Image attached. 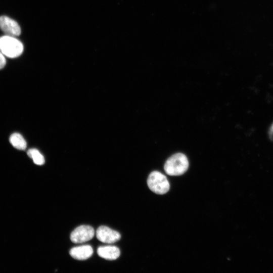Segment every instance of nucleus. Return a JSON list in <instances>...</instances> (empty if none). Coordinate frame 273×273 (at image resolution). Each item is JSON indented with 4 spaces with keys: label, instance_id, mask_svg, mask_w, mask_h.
I'll use <instances>...</instances> for the list:
<instances>
[{
    "label": "nucleus",
    "instance_id": "obj_2",
    "mask_svg": "<svg viewBox=\"0 0 273 273\" xmlns=\"http://www.w3.org/2000/svg\"><path fill=\"white\" fill-rule=\"evenodd\" d=\"M22 43L14 36L4 35L0 37V51L6 56L15 58L23 52Z\"/></svg>",
    "mask_w": 273,
    "mask_h": 273
},
{
    "label": "nucleus",
    "instance_id": "obj_5",
    "mask_svg": "<svg viewBox=\"0 0 273 273\" xmlns=\"http://www.w3.org/2000/svg\"><path fill=\"white\" fill-rule=\"evenodd\" d=\"M96 237L101 242L107 243H114L120 240V234L106 226H101L96 231Z\"/></svg>",
    "mask_w": 273,
    "mask_h": 273
},
{
    "label": "nucleus",
    "instance_id": "obj_9",
    "mask_svg": "<svg viewBox=\"0 0 273 273\" xmlns=\"http://www.w3.org/2000/svg\"><path fill=\"white\" fill-rule=\"evenodd\" d=\"M10 142L16 149L24 150L27 146L26 142L24 138L19 133H14L10 137Z\"/></svg>",
    "mask_w": 273,
    "mask_h": 273
},
{
    "label": "nucleus",
    "instance_id": "obj_4",
    "mask_svg": "<svg viewBox=\"0 0 273 273\" xmlns=\"http://www.w3.org/2000/svg\"><path fill=\"white\" fill-rule=\"evenodd\" d=\"M95 235V231L89 225H82L77 227L71 233L70 239L74 243H82L91 240Z\"/></svg>",
    "mask_w": 273,
    "mask_h": 273
},
{
    "label": "nucleus",
    "instance_id": "obj_3",
    "mask_svg": "<svg viewBox=\"0 0 273 273\" xmlns=\"http://www.w3.org/2000/svg\"><path fill=\"white\" fill-rule=\"evenodd\" d=\"M147 184L149 189L157 194H164L168 192L170 188L167 177L157 171L151 172L147 179Z\"/></svg>",
    "mask_w": 273,
    "mask_h": 273
},
{
    "label": "nucleus",
    "instance_id": "obj_10",
    "mask_svg": "<svg viewBox=\"0 0 273 273\" xmlns=\"http://www.w3.org/2000/svg\"><path fill=\"white\" fill-rule=\"evenodd\" d=\"M27 155L33 160L35 164L41 165L44 163L45 160L43 156L37 149H29L27 151Z\"/></svg>",
    "mask_w": 273,
    "mask_h": 273
},
{
    "label": "nucleus",
    "instance_id": "obj_8",
    "mask_svg": "<svg viewBox=\"0 0 273 273\" xmlns=\"http://www.w3.org/2000/svg\"><path fill=\"white\" fill-rule=\"evenodd\" d=\"M98 255L106 260H113L118 258L120 254L119 249L114 246H100L97 249Z\"/></svg>",
    "mask_w": 273,
    "mask_h": 273
},
{
    "label": "nucleus",
    "instance_id": "obj_6",
    "mask_svg": "<svg viewBox=\"0 0 273 273\" xmlns=\"http://www.w3.org/2000/svg\"><path fill=\"white\" fill-rule=\"evenodd\" d=\"M0 29L7 35L15 36L21 33V28L15 20L6 16L0 17Z\"/></svg>",
    "mask_w": 273,
    "mask_h": 273
},
{
    "label": "nucleus",
    "instance_id": "obj_7",
    "mask_svg": "<svg viewBox=\"0 0 273 273\" xmlns=\"http://www.w3.org/2000/svg\"><path fill=\"white\" fill-rule=\"evenodd\" d=\"M73 258L79 260H84L92 256L93 249L90 245H82L72 248L69 252Z\"/></svg>",
    "mask_w": 273,
    "mask_h": 273
},
{
    "label": "nucleus",
    "instance_id": "obj_11",
    "mask_svg": "<svg viewBox=\"0 0 273 273\" xmlns=\"http://www.w3.org/2000/svg\"><path fill=\"white\" fill-rule=\"evenodd\" d=\"M5 55L0 51V70L3 69L6 64Z\"/></svg>",
    "mask_w": 273,
    "mask_h": 273
},
{
    "label": "nucleus",
    "instance_id": "obj_1",
    "mask_svg": "<svg viewBox=\"0 0 273 273\" xmlns=\"http://www.w3.org/2000/svg\"><path fill=\"white\" fill-rule=\"evenodd\" d=\"M189 161L187 156L177 153L171 156L165 162L164 169L166 173L171 176L183 174L188 169Z\"/></svg>",
    "mask_w": 273,
    "mask_h": 273
}]
</instances>
